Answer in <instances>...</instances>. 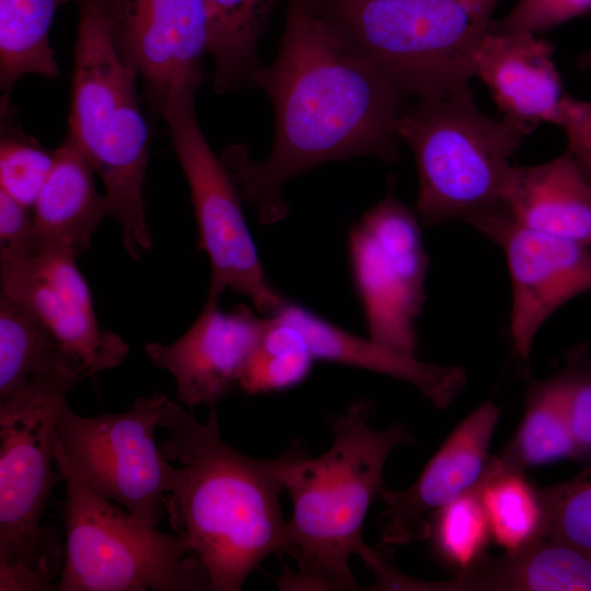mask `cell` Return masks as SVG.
Returning <instances> with one entry per match:
<instances>
[{
	"label": "cell",
	"mask_w": 591,
	"mask_h": 591,
	"mask_svg": "<svg viewBox=\"0 0 591 591\" xmlns=\"http://www.w3.org/2000/svg\"><path fill=\"white\" fill-rule=\"evenodd\" d=\"M255 86L275 113L270 153L257 161L246 147L232 144L220 158L262 224L287 216L283 186L317 165L360 155L397 159L406 100L306 0L287 1L277 57L257 72Z\"/></svg>",
	"instance_id": "cell-1"
},
{
	"label": "cell",
	"mask_w": 591,
	"mask_h": 591,
	"mask_svg": "<svg viewBox=\"0 0 591 591\" xmlns=\"http://www.w3.org/2000/svg\"><path fill=\"white\" fill-rule=\"evenodd\" d=\"M160 427L163 456L179 464L164 496L173 532L205 567L209 590L239 591L262 561L283 549L278 459H253L228 445L215 407L201 422L169 399Z\"/></svg>",
	"instance_id": "cell-2"
},
{
	"label": "cell",
	"mask_w": 591,
	"mask_h": 591,
	"mask_svg": "<svg viewBox=\"0 0 591 591\" xmlns=\"http://www.w3.org/2000/svg\"><path fill=\"white\" fill-rule=\"evenodd\" d=\"M373 403L360 399L331 418L332 447L309 457L293 442L278 456V473L290 496L282 553L296 570L285 568L276 579L282 590H356L350 558L359 556L376 577L375 589L395 572L385 556L363 540L371 503L384 489L383 470L391 452L416 443L402 424L386 429L370 427Z\"/></svg>",
	"instance_id": "cell-3"
},
{
	"label": "cell",
	"mask_w": 591,
	"mask_h": 591,
	"mask_svg": "<svg viewBox=\"0 0 591 591\" xmlns=\"http://www.w3.org/2000/svg\"><path fill=\"white\" fill-rule=\"evenodd\" d=\"M68 132L101 177L108 216L123 229L128 255L152 245L143 202L149 131L137 91L139 73L118 46L103 0H77Z\"/></svg>",
	"instance_id": "cell-4"
},
{
	"label": "cell",
	"mask_w": 591,
	"mask_h": 591,
	"mask_svg": "<svg viewBox=\"0 0 591 591\" xmlns=\"http://www.w3.org/2000/svg\"><path fill=\"white\" fill-rule=\"evenodd\" d=\"M405 100L468 88L475 50L502 0H306Z\"/></svg>",
	"instance_id": "cell-5"
},
{
	"label": "cell",
	"mask_w": 591,
	"mask_h": 591,
	"mask_svg": "<svg viewBox=\"0 0 591 591\" xmlns=\"http://www.w3.org/2000/svg\"><path fill=\"white\" fill-rule=\"evenodd\" d=\"M86 376V366L65 354L0 398V591L55 587L58 570L40 519L56 482V420Z\"/></svg>",
	"instance_id": "cell-6"
},
{
	"label": "cell",
	"mask_w": 591,
	"mask_h": 591,
	"mask_svg": "<svg viewBox=\"0 0 591 591\" xmlns=\"http://www.w3.org/2000/svg\"><path fill=\"white\" fill-rule=\"evenodd\" d=\"M398 139L413 151L418 173L416 216L429 227H473L503 205L510 159L525 137L482 112L471 88L403 109Z\"/></svg>",
	"instance_id": "cell-7"
},
{
	"label": "cell",
	"mask_w": 591,
	"mask_h": 591,
	"mask_svg": "<svg viewBox=\"0 0 591 591\" xmlns=\"http://www.w3.org/2000/svg\"><path fill=\"white\" fill-rule=\"evenodd\" d=\"M55 434V433H54ZM66 487L59 591H204L209 578L179 537L148 525L93 489L55 440Z\"/></svg>",
	"instance_id": "cell-8"
},
{
	"label": "cell",
	"mask_w": 591,
	"mask_h": 591,
	"mask_svg": "<svg viewBox=\"0 0 591 591\" xmlns=\"http://www.w3.org/2000/svg\"><path fill=\"white\" fill-rule=\"evenodd\" d=\"M196 91L194 86L174 89L162 118L190 189L197 247L210 262L207 300L219 301L225 290H231L247 297L257 312L271 316L288 300L267 278L244 218L242 195L200 129Z\"/></svg>",
	"instance_id": "cell-9"
},
{
	"label": "cell",
	"mask_w": 591,
	"mask_h": 591,
	"mask_svg": "<svg viewBox=\"0 0 591 591\" xmlns=\"http://www.w3.org/2000/svg\"><path fill=\"white\" fill-rule=\"evenodd\" d=\"M169 398L154 392L118 414L83 417L66 403L55 440L76 472L97 493L141 522L157 526L165 513L175 466L155 443V428Z\"/></svg>",
	"instance_id": "cell-10"
},
{
	"label": "cell",
	"mask_w": 591,
	"mask_h": 591,
	"mask_svg": "<svg viewBox=\"0 0 591 591\" xmlns=\"http://www.w3.org/2000/svg\"><path fill=\"white\" fill-rule=\"evenodd\" d=\"M348 253L369 338L415 356L428 269L416 212L394 196L383 198L350 228Z\"/></svg>",
	"instance_id": "cell-11"
},
{
	"label": "cell",
	"mask_w": 591,
	"mask_h": 591,
	"mask_svg": "<svg viewBox=\"0 0 591 591\" xmlns=\"http://www.w3.org/2000/svg\"><path fill=\"white\" fill-rule=\"evenodd\" d=\"M77 256L70 247L48 244L31 256L2 259L1 292L26 306L93 375L119 366L129 348L117 334L101 329Z\"/></svg>",
	"instance_id": "cell-12"
},
{
	"label": "cell",
	"mask_w": 591,
	"mask_h": 591,
	"mask_svg": "<svg viewBox=\"0 0 591 591\" xmlns=\"http://www.w3.org/2000/svg\"><path fill=\"white\" fill-rule=\"evenodd\" d=\"M477 230L506 255L512 285V345L520 359L529 362L545 321L567 301L591 291V245L528 229L506 206Z\"/></svg>",
	"instance_id": "cell-13"
},
{
	"label": "cell",
	"mask_w": 591,
	"mask_h": 591,
	"mask_svg": "<svg viewBox=\"0 0 591 591\" xmlns=\"http://www.w3.org/2000/svg\"><path fill=\"white\" fill-rule=\"evenodd\" d=\"M114 37L143 83L151 117H162L171 92L198 88L208 51L205 0H103Z\"/></svg>",
	"instance_id": "cell-14"
},
{
	"label": "cell",
	"mask_w": 591,
	"mask_h": 591,
	"mask_svg": "<svg viewBox=\"0 0 591 591\" xmlns=\"http://www.w3.org/2000/svg\"><path fill=\"white\" fill-rule=\"evenodd\" d=\"M499 416L493 402L483 403L448 436L413 485L404 490H382L380 498L386 509L378 525L384 544L428 540L431 515L498 470V456L488 449Z\"/></svg>",
	"instance_id": "cell-15"
},
{
	"label": "cell",
	"mask_w": 591,
	"mask_h": 591,
	"mask_svg": "<svg viewBox=\"0 0 591 591\" xmlns=\"http://www.w3.org/2000/svg\"><path fill=\"white\" fill-rule=\"evenodd\" d=\"M268 322L246 305L223 311L217 300H206L183 336L169 345L149 343L144 350L157 367L173 375L177 402L211 408L239 386Z\"/></svg>",
	"instance_id": "cell-16"
},
{
	"label": "cell",
	"mask_w": 591,
	"mask_h": 591,
	"mask_svg": "<svg viewBox=\"0 0 591 591\" xmlns=\"http://www.w3.org/2000/svg\"><path fill=\"white\" fill-rule=\"evenodd\" d=\"M553 53L533 33L490 28L475 50L474 76L489 89L502 120L524 136L541 123L559 125L564 95Z\"/></svg>",
	"instance_id": "cell-17"
},
{
	"label": "cell",
	"mask_w": 591,
	"mask_h": 591,
	"mask_svg": "<svg viewBox=\"0 0 591 591\" xmlns=\"http://www.w3.org/2000/svg\"><path fill=\"white\" fill-rule=\"evenodd\" d=\"M297 328L315 360L346 364L386 374L413 384L437 408H448L463 391L467 373L460 366L424 362L361 338L313 311L287 301L274 314Z\"/></svg>",
	"instance_id": "cell-18"
},
{
	"label": "cell",
	"mask_w": 591,
	"mask_h": 591,
	"mask_svg": "<svg viewBox=\"0 0 591 591\" xmlns=\"http://www.w3.org/2000/svg\"><path fill=\"white\" fill-rule=\"evenodd\" d=\"M502 201L528 229L591 245V181L566 151L545 163L511 165Z\"/></svg>",
	"instance_id": "cell-19"
},
{
	"label": "cell",
	"mask_w": 591,
	"mask_h": 591,
	"mask_svg": "<svg viewBox=\"0 0 591 591\" xmlns=\"http://www.w3.org/2000/svg\"><path fill=\"white\" fill-rule=\"evenodd\" d=\"M427 591H591V554L542 536L503 556L484 554Z\"/></svg>",
	"instance_id": "cell-20"
},
{
	"label": "cell",
	"mask_w": 591,
	"mask_h": 591,
	"mask_svg": "<svg viewBox=\"0 0 591 591\" xmlns=\"http://www.w3.org/2000/svg\"><path fill=\"white\" fill-rule=\"evenodd\" d=\"M95 170L77 140L67 134L33 207L38 248L57 244L86 252L105 216L107 200L94 182Z\"/></svg>",
	"instance_id": "cell-21"
},
{
	"label": "cell",
	"mask_w": 591,
	"mask_h": 591,
	"mask_svg": "<svg viewBox=\"0 0 591 591\" xmlns=\"http://www.w3.org/2000/svg\"><path fill=\"white\" fill-rule=\"evenodd\" d=\"M217 92L253 88L264 66L257 45L277 0H205Z\"/></svg>",
	"instance_id": "cell-22"
},
{
	"label": "cell",
	"mask_w": 591,
	"mask_h": 591,
	"mask_svg": "<svg viewBox=\"0 0 591 591\" xmlns=\"http://www.w3.org/2000/svg\"><path fill=\"white\" fill-rule=\"evenodd\" d=\"M498 459L505 471H524L564 459L575 460L560 370L529 386L523 418Z\"/></svg>",
	"instance_id": "cell-23"
},
{
	"label": "cell",
	"mask_w": 591,
	"mask_h": 591,
	"mask_svg": "<svg viewBox=\"0 0 591 591\" xmlns=\"http://www.w3.org/2000/svg\"><path fill=\"white\" fill-rule=\"evenodd\" d=\"M77 0H0V88L9 96L26 74L47 79L59 76L49 43L55 11Z\"/></svg>",
	"instance_id": "cell-24"
},
{
	"label": "cell",
	"mask_w": 591,
	"mask_h": 591,
	"mask_svg": "<svg viewBox=\"0 0 591 591\" xmlns=\"http://www.w3.org/2000/svg\"><path fill=\"white\" fill-rule=\"evenodd\" d=\"M66 352L26 306L0 292V398Z\"/></svg>",
	"instance_id": "cell-25"
},
{
	"label": "cell",
	"mask_w": 591,
	"mask_h": 591,
	"mask_svg": "<svg viewBox=\"0 0 591 591\" xmlns=\"http://www.w3.org/2000/svg\"><path fill=\"white\" fill-rule=\"evenodd\" d=\"M491 540L507 552L518 551L543 536L544 511L523 471L491 474L479 486Z\"/></svg>",
	"instance_id": "cell-26"
},
{
	"label": "cell",
	"mask_w": 591,
	"mask_h": 591,
	"mask_svg": "<svg viewBox=\"0 0 591 591\" xmlns=\"http://www.w3.org/2000/svg\"><path fill=\"white\" fill-rule=\"evenodd\" d=\"M314 361L300 332L278 316H269L239 387L248 395L292 389L309 376Z\"/></svg>",
	"instance_id": "cell-27"
},
{
	"label": "cell",
	"mask_w": 591,
	"mask_h": 591,
	"mask_svg": "<svg viewBox=\"0 0 591 591\" xmlns=\"http://www.w3.org/2000/svg\"><path fill=\"white\" fill-rule=\"evenodd\" d=\"M54 162L55 150H47L13 124L9 96H2L0 189L33 209Z\"/></svg>",
	"instance_id": "cell-28"
},
{
	"label": "cell",
	"mask_w": 591,
	"mask_h": 591,
	"mask_svg": "<svg viewBox=\"0 0 591 591\" xmlns=\"http://www.w3.org/2000/svg\"><path fill=\"white\" fill-rule=\"evenodd\" d=\"M490 538L479 486L439 509L430 518L429 540L433 551L445 564L459 570L484 555Z\"/></svg>",
	"instance_id": "cell-29"
},
{
	"label": "cell",
	"mask_w": 591,
	"mask_h": 591,
	"mask_svg": "<svg viewBox=\"0 0 591 591\" xmlns=\"http://www.w3.org/2000/svg\"><path fill=\"white\" fill-rule=\"evenodd\" d=\"M537 493L545 518L543 537L591 554V465L567 482L537 487Z\"/></svg>",
	"instance_id": "cell-30"
},
{
	"label": "cell",
	"mask_w": 591,
	"mask_h": 591,
	"mask_svg": "<svg viewBox=\"0 0 591 591\" xmlns=\"http://www.w3.org/2000/svg\"><path fill=\"white\" fill-rule=\"evenodd\" d=\"M564 378L565 408L575 444V460L591 463V360L587 345L567 355Z\"/></svg>",
	"instance_id": "cell-31"
},
{
	"label": "cell",
	"mask_w": 591,
	"mask_h": 591,
	"mask_svg": "<svg viewBox=\"0 0 591 591\" xmlns=\"http://www.w3.org/2000/svg\"><path fill=\"white\" fill-rule=\"evenodd\" d=\"M591 10V0H518L489 28L497 32L541 33Z\"/></svg>",
	"instance_id": "cell-32"
},
{
	"label": "cell",
	"mask_w": 591,
	"mask_h": 591,
	"mask_svg": "<svg viewBox=\"0 0 591 591\" xmlns=\"http://www.w3.org/2000/svg\"><path fill=\"white\" fill-rule=\"evenodd\" d=\"M37 250L30 209L0 189V259L31 256Z\"/></svg>",
	"instance_id": "cell-33"
},
{
	"label": "cell",
	"mask_w": 591,
	"mask_h": 591,
	"mask_svg": "<svg viewBox=\"0 0 591 591\" xmlns=\"http://www.w3.org/2000/svg\"><path fill=\"white\" fill-rule=\"evenodd\" d=\"M559 125L567 136V149L591 181V102L564 95Z\"/></svg>",
	"instance_id": "cell-34"
}]
</instances>
